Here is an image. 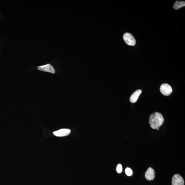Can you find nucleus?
I'll use <instances>...</instances> for the list:
<instances>
[{"mask_svg": "<svg viewBox=\"0 0 185 185\" xmlns=\"http://www.w3.org/2000/svg\"><path fill=\"white\" fill-rule=\"evenodd\" d=\"M164 122V118L161 113L158 112H154L150 114V117L149 122L150 127L153 129L159 128Z\"/></svg>", "mask_w": 185, "mask_h": 185, "instance_id": "f257e3e1", "label": "nucleus"}, {"mask_svg": "<svg viewBox=\"0 0 185 185\" xmlns=\"http://www.w3.org/2000/svg\"><path fill=\"white\" fill-rule=\"evenodd\" d=\"M123 39L125 43L129 46H134L136 44V40L131 34L125 33L123 35Z\"/></svg>", "mask_w": 185, "mask_h": 185, "instance_id": "f03ea898", "label": "nucleus"}, {"mask_svg": "<svg viewBox=\"0 0 185 185\" xmlns=\"http://www.w3.org/2000/svg\"><path fill=\"white\" fill-rule=\"evenodd\" d=\"M160 91L163 94L167 96L171 94L173 92V89L168 84H164L161 86Z\"/></svg>", "mask_w": 185, "mask_h": 185, "instance_id": "7ed1b4c3", "label": "nucleus"}, {"mask_svg": "<svg viewBox=\"0 0 185 185\" xmlns=\"http://www.w3.org/2000/svg\"><path fill=\"white\" fill-rule=\"evenodd\" d=\"M184 181L182 176L179 174L174 175L172 179V185H184Z\"/></svg>", "mask_w": 185, "mask_h": 185, "instance_id": "20e7f679", "label": "nucleus"}, {"mask_svg": "<svg viewBox=\"0 0 185 185\" xmlns=\"http://www.w3.org/2000/svg\"><path fill=\"white\" fill-rule=\"evenodd\" d=\"M37 69L40 71L50 72L53 74L55 73V72L54 68L50 64L39 66L37 68Z\"/></svg>", "mask_w": 185, "mask_h": 185, "instance_id": "39448f33", "label": "nucleus"}, {"mask_svg": "<svg viewBox=\"0 0 185 185\" xmlns=\"http://www.w3.org/2000/svg\"><path fill=\"white\" fill-rule=\"evenodd\" d=\"M71 132V130L70 129H63L54 132L53 134L56 137H63L69 135Z\"/></svg>", "mask_w": 185, "mask_h": 185, "instance_id": "423d86ee", "label": "nucleus"}, {"mask_svg": "<svg viewBox=\"0 0 185 185\" xmlns=\"http://www.w3.org/2000/svg\"><path fill=\"white\" fill-rule=\"evenodd\" d=\"M155 176V171L152 168H149L145 173V177L147 180L151 181L154 179Z\"/></svg>", "mask_w": 185, "mask_h": 185, "instance_id": "0eeeda50", "label": "nucleus"}, {"mask_svg": "<svg viewBox=\"0 0 185 185\" xmlns=\"http://www.w3.org/2000/svg\"><path fill=\"white\" fill-rule=\"evenodd\" d=\"M142 93L141 90H138L134 92L131 95L130 98V101L132 103H135L137 101L139 96Z\"/></svg>", "mask_w": 185, "mask_h": 185, "instance_id": "6e6552de", "label": "nucleus"}, {"mask_svg": "<svg viewBox=\"0 0 185 185\" xmlns=\"http://www.w3.org/2000/svg\"><path fill=\"white\" fill-rule=\"evenodd\" d=\"M185 6V2L184 1H176L174 3L173 8L175 10H178L180 8L184 7Z\"/></svg>", "mask_w": 185, "mask_h": 185, "instance_id": "1a4fd4ad", "label": "nucleus"}, {"mask_svg": "<svg viewBox=\"0 0 185 185\" xmlns=\"http://www.w3.org/2000/svg\"><path fill=\"white\" fill-rule=\"evenodd\" d=\"M125 173L126 175L128 176H130L132 175L133 174V171L130 168H127L125 170Z\"/></svg>", "mask_w": 185, "mask_h": 185, "instance_id": "9d476101", "label": "nucleus"}, {"mask_svg": "<svg viewBox=\"0 0 185 185\" xmlns=\"http://www.w3.org/2000/svg\"><path fill=\"white\" fill-rule=\"evenodd\" d=\"M117 171L118 173H122V165L119 164L117 166Z\"/></svg>", "mask_w": 185, "mask_h": 185, "instance_id": "9b49d317", "label": "nucleus"}, {"mask_svg": "<svg viewBox=\"0 0 185 185\" xmlns=\"http://www.w3.org/2000/svg\"><path fill=\"white\" fill-rule=\"evenodd\" d=\"M157 129V130H158L159 128Z\"/></svg>", "mask_w": 185, "mask_h": 185, "instance_id": "f8f14e48", "label": "nucleus"}]
</instances>
